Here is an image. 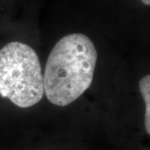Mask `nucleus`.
<instances>
[{"instance_id":"f257e3e1","label":"nucleus","mask_w":150,"mask_h":150,"mask_svg":"<svg viewBox=\"0 0 150 150\" xmlns=\"http://www.w3.org/2000/svg\"><path fill=\"white\" fill-rule=\"evenodd\" d=\"M98 52L83 33H70L55 44L43 74L44 93L54 105L64 107L78 99L90 87Z\"/></svg>"},{"instance_id":"f03ea898","label":"nucleus","mask_w":150,"mask_h":150,"mask_svg":"<svg viewBox=\"0 0 150 150\" xmlns=\"http://www.w3.org/2000/svg\"><path fill=\"white\" fill-rule=\"evenodd\" d=\"M44 94L43 75L37 53L11 42L0 50V95L20 108L37 104Z\"/></svg>"},{"instance_id":"7ed1b4c3","label":"nucleus","mask_w":150,"mask_h":150,"mask_svg":"<svg viewBox=\"0 0 150 150\" xmlns=\"http://www.w3.org/2000/svg\"><path fill=\"white\" fill-rule=\"evenodd\" d=\"M139 89L145 102L144 123L146 131L150 134V76L146 75L139 82Z\"/></svg>"},{"instance_id":"20e7f679","label":"nucleus","mask_w":150,"mask_h":150,"mask_svg":"<svg viewBox=\"0 0 150 150\" xmlns=\"http://www.w3.org/2000/svg\"><path fill=\"white\" fill-rule=\"evenodd\" d=\"M141 1H142V3H143L144 4H145V5H150V0H141Z\"/></svg>"}]
</instances>
